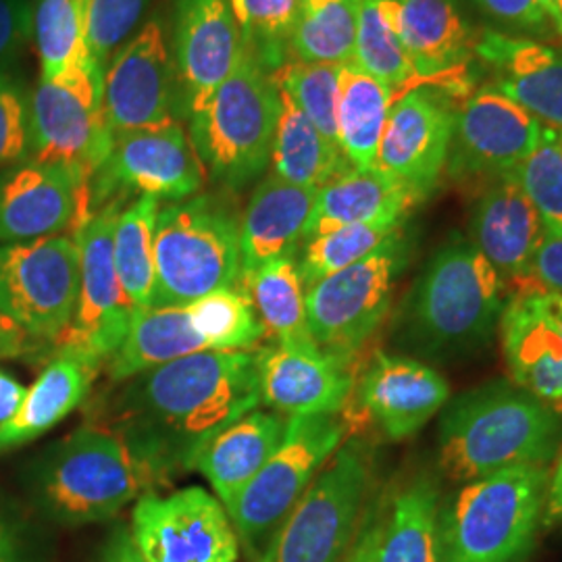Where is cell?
<instances>
[{"label":"cell","instance_id":"1","mask_svg":"<svg viewBox=\"0 0 562 562\" xmlns=\"http://www.w3.org/2000/svg\"><path fill=\"white\" fill-rule=\"evenodd\" d=\"M259 406L257 348L202 350L125 380L106 427L169 482L192 469L204 443Z\"/></svg>","mask_w":562,"mask_h":562},{"label":"cell","instance_id":"2","mask_svg":"<svg viewBox=\"0 0 562 562\" xmlns=\"http://www.w3.org/2000/svg\"><path fill=\"white\" fill-rule=\"evenodd\" d=\"M561 413L506 380L446 402L438 429L440 469L454 482L525 464H548L561 446Z\"/></svg>","mask_w":562,"mask_h":562},{"label":"cell","instance_id":"3","mask_svg":"<svg viewBox=\"0 0 562 562\" xmlns=\"http://www.w3.org/2000/svg\"><path fill=\"white\" fill-rule=\"evenodd\" d=\"M506 285L464 238H452L425 265L401 315L402 344L423 357L450 359L482 350L498 329Z\"/></svg>","mask_w":562,"mask_h":562},{"label":"cell","instance_id":"4","mask_svg":"<svg viewBox=\"0 0 562 562\" xmlns=\"http://www.w3.org/2000/svg\"><path fill=\"white\" fill-rule=\"evenodd\" d=\"M162 483V475L102 423L53 443L32 469L42 510L69 527L109 521Z\"/></svg>","mask_w":562,"mask_h":562},{"label":"cell","instance_id":"5","mask_svg":"<svg viewBox=\"0 0 562 562\" xmlns=\"http://www.w3.org/2000/svg\"><path fill=\"white\" fill-rule=\"evenodd\" d=\"M548 464H525L467 482L440 504L446 562H522L546 517Z\"/></svg>","mask_w":562,"mask_h":562},{"label":"cell","instance_id":"6","mask_svg":"<svg viewBox=\"0 0 562 562\" xmlns=\"http://www.w3.org/2000/svg\"><path fill=\"white\" fill-rule=\"evenodd\" d=\"M280 90L248 48L240 65L190 117V140L204 169L225 188L259 180L280 117Z\"/></svg>","mask_w":562,"mask_h":562},{"label":"cell","instance_id":"7","mask_svg":"<svg viewBox=\"0 0 562 562\" xmlns=\"http://www.w3.org/2000/svg\"><path fill=\"white\" fill-rule=\"evenodd\" d=\"M240 283V222L225 202L196 196L159 209L153 306H186Z\"/></svg>","mask_w":562,"mask_h":562},{"label":"cell","instance_id":"8","mask_svg":"<svg viewBox=\"0 0 562 562\" xmlns=\"http://www.w3.org/2000/svg\"><path fill=\"white\" fill-rule=\"evenodd\" d=\"M348 425L338 415L290 417L271 459L225 510L250 562H257L301 503L325 462L344 443Z\"/></svg>","mask_w":562,"mask_h":562},{"label":"cell","instance_id":"9","mask_svg":"<svg viewBox=\"0 0 562 562\" xmlns=\"http://www.w3.org/2000/svg\"><path fill=\"white\" fill-rule=\"evenodd\" d=\"M361 440L341 443L257 562H344L357 542L371 487Z\"/></svg>","mask_w":562,"mask_h":562},{"label":"cell","instance_id":"10","mask_svg":"<svg viewBox=\"0 0 562 562\" xmlns=\"http://www.w3.org/2000/svg\"><path fill=\"white\" fill-rule=\"evenodd\" d=\"M404 265L406 246L398 232L367 259L306 290L308 329L322 352L352 361L385 319Z\"/></svg>","mask_w":562,"mask_h":562},{"label":"cell","instance_id":"11","mask_svg":"<svg viewBox=\"0 0 562 562\" xmlns=\"http://www.w3.org/2000/svg\"><path fill=\"white\" fill-rule=\"evenodd\" d=\"M99 67L41 78L27 99V161L67 165L90 181L113 150Z\"/></svg>","mask_w":562,"mask_h":562},{"label":"cell","instance_id":"12","mask_svg":"<svg viewBox=\"0 0 562 562\" xmlns=\"http://www.w3.org/2000/svg\"><path fill=\"white\" fill-rule=\"evenodd\" d=\"M80 292V250L71 236L0 244V317L32 340L57 344Z\"/></svg>","mask_w":562,"mask_h":562},{"label":"cell","instance_id":"13","mask_svg":"<svg viewBox=\"0 0 562 562\" xmlns=\"http://www.w3.org/2000/svg\"><path fill=\"white\" fill-rule=\"evenodd\" d=\"M121 202H109L94 211L74 234L80 250V292L71 325L55 344L59 352L99 367L115 357L136 313L121 288L113 257Z\"/></svg>","mask_w":562,"mask_h":562},{"label":"cell","instance_id":"14","mask_svg":"<svg viewBox=\"0 0 562 562\" xmlns=\"http://www.w3.org/2000/svg\"><path fill=\"white\" fill-rule=\"evenodd\" d=\"M206 169L178 120L113 136V150L90 181L92 213L127 194L186 201L201 192Z\"/></svg>","mask_w":562,"mask_h":562},{"label":"cell","instance_id":"15","mask_svg":"<svg viewBox=\"0 0 562 562\" xmlns=\"http://www.w3.org/2000/svg\"><path fill=\"white\" fill-rule=\"evenodd\" d=\"M127 529L146 562H236L240 554L225 506L202 487L144 494Z\"/></svg>","mask_w":562,"mask_h":562},{"label":"cell","instance_id":"16","mask_svg":"<svg viewBox=\"0 0 562 562\" xmlns=\"http://www.w3.org/2000/svg\"><path fill=\"white\" fill-rule=\"evenodd\" d=\"M90 215V178L80 169L25 161L0 171V244L76 234Z\"/></svg>","mask_w":562,"mask_h":562},{"label":"cell","instance_id":"17","mask_svg":"<svg viewBox=\"0 0 562 562\" xmlns=\"http://www.w3.org/2000/svg\"><path fill=\"white\" fill-rule=\"evenodd\" d=\"M542 136V123L496 86L473 92L457 109L446 171L457 180L513 173Z\"/></svg>","mask_w":562,"mask_h":562},{"label":"cell","instance_id":"18","mask_svg":"<svg viewBox=\"0 0 562 562\" xmlns=\"http://www.w3.org/2000/svg\"><path fill=\"white\" fill-rule=\"evenodd\" d=\"M173 94L176 67L161 21L150 20L104 69L102 106L113 136L176 120Z\"/></svg>","mask_w":562,"mask_h":562},{"label":"cell","instance_id":"19","mask_svg":"<svg viewBox=\"0 0 562 562\" xmlns=\"http://www.w3.org/2000/svg\"><path fill=\"white\" fill-rule=\"evenodd\" d=\"M454 117L446 94L429 86L413 88L387 113L375 167L427 199L446 169Z\"/></svg>","mask_w":562,"mask_h":562},{"label":"cell","instance_id":"20","mask_svg":"<svg viewBox=\"0 0 562 562\" xmlns=\"http://www.w3.org/2000/svg\"><path fill=\"white\" fill-rule=\"evenodd\" d=\"M510 382L562 413V294L517 292L498 323Z\"/></svg>","mask_w":562,"mask_h":562},{"label":"cell","instance_id":"21","mask_svg":"<svg viewBox=\"0 0 562 562\" xmlns=\"http://www.w3.org/2000/svg\"><path fill=\"white\" fill-rule=\"evenodd\" d=\"M244 53L229 0H176L173 67L190 115L234 74Z\"/></svg>","mask_w":562,"mask_h":562},{"label":"cell","instance_id":"22","mask_svg":"<svg viewBox=\"0 0 562 562\" xmlns=\"http://www.w3.org/2000/svg\"><path fill=\"white\" fill-rule=\"evenodd\" d=\"M261 404L285 417L338 415L352 394L350 362L276 344L257 348Z\"/></svg>","mask_w":562,"mask_h":562},{"label":"cell","instance_id":"23","mask_svg":"<svg viewBox=\"0 0 562 562\" xmlns=\"http://www.w3.org/2000/svg\"><path fill=\"white\" fill-rule=\"evenodd\" d=\"M362 411L392 442L415 436L450 401V385L429 364L378 352L359 390Z\"/></svg>","mask_w":562,"mask_h":562},{"label":"cell","instance_id":"24","mask_svg":"<svg viewBox=\"0 0 562 562\" xmlns=\"http://www.w3.org/2000/svg\"><path fill=\"white\" fill-rule=\"evenodd\" d=\"M546 232L538 209L510 176L490 180L471 215V241L504 285L531 290L529 269Z\"/></svg>","mask_w":562,"mask_h":562},{"label":"cell","instance_id":"25","mask_svg":"<svg viewBox=\"0 0 562 562\" xmlns=\"http://www.w3.org/2000/svg\"><path fill=\"white\" fill-rule=\"evenodd\" d=\"M394 4L402 46L423 86L443 80L461 83L477 42L454 0H394Z\"/></svg>","mask_w":562,"mask_h":562},{"label":"cell","instance_id":"26","mask_svg":"<svg viewBox=\"0 0 562 562\" xmlns=\"http://www.w3.org/2000/svg\"><path fill=\"white\" fill-rule=\"evenodd\" d=\"M480 57L496 74V88L546 130L562 134V55L540 42L485 34L477 42Z\"/></svg>","mask_w":562,"mask_h":562},{"label":"cell","instance_id":"27","mask_svg":"<svg viewBox=\"0 0 562 562\" xmlns=\"http://www.w3.org/2000/svg\"><path fill=\"white\" fill-rule=\"evenodd\" d=\"M317 192L273 173L255 188L240 222L241 278L265 262L294 257L306 238Z\"/></svg>","mask_w":562,"mask_h":562},{"label":"cell","instance_id":"28","mask_svg":"<svg viewBox=\"0 0 562 562\" xmlns=\"http://www.w3.org/2000/svg\"><path fill=\"white\" fill-rule=\"evenodd\" d=\"M425 201L415 188L375 169H346L317 192L306 238L357 223L404 222Z\"/></svg>","mask_w":562,"mask_h":562},{"label":"cell","instance_id":"29","mask_svg":"<svg viewBox=\"0 0 562 562\" xmlns=\"http://www.w3.org/2000/svg\"><path fill=\"white\" fill-rule=\"evenodd\" d=\"M285 425L278 413L255 408L204 443L190 471H199L227 508L278 450Z\"/></svg>","mask_w":562,"mask_h":562},{"label":"cell","instance_id":"30","mask_svg":"<svg viewBox=\"0 0 562 562\" xmlns=\"http://www.w3.org/2000/svg\"><path fill=\"white\" fill-rule=\"evenodd\" d=\"M440 483L419 473L380 510L373 562H446L440 540Z\"/></svg>","mask_w":562,"mask_h":562},{"label":"cell","instance_id":"31","mask_svg":"<svg viewBox=\"0 0 562 562\" xmlns=\"http://www.w3.org/2000/svg\"><path fill=\"white\" fill-rule=\"evenodd\" d=\"M99 364L59 352L27 390L11 422L0 425V452L32 442L63 422L86 401Z\"/></svg>","mask_w":562,"mask_h":562},{"label":"cell","instance_id":"32","mask_svg":"<svg viewBox=\"0 0 562 562\" xmlns=\"http://www.w3.org/2000/svg\"><path fill=\"white\" fill-rule=\"evenodd\" d=\"M240 288L252 302L265 338L271 344L299 352H322L308 329L306 288L294 257L265 262L241 278Z\"/></svg>","mask_w":562,"mask_h":562},{"label":"cell","instance_id":"33","mask_svg":"<svg viewBox=\"0 0 562 562\" xmlns=\"http://www.w3.org/2000/svg\"><path fill=\"white\" fill-rule=\"evenodd\" d=\"M202 350L206 346L192 329L186 306H148L134 313L125 340L109 361V375L115 383L125 382Z\"/></svg>","mask_w":562,"mask_h":562},{"label":"cell","instance_id":"34","mask_svg":"<svg viewBox=\"0 0 562 562\" xmlns=\"http://www.w3.org/2000/svg\"><path fill=\"white\" fill-rule=\"evenodd\" d=\"M394 94L359 65H341L338 76V144L352 169H375Z\"/></svg>","mask_w":562,"mask_h":562},{"label":"cell","instance_id":"35","mask_svg":"<svg viewBox=\"0 0 562 562\" xmlns=\"http://www.w3.org/2000/svg\"><path fill=\"white\" fill-rule=\"evenodd\" d=\"M280 102V117L269 159L273 176L319 190L350 169L340 146L327 140L315 123L281 90Z\"/></svg>","mask_w":562,"mask_h":562},{"label":"cell","instance_id":"36","mask_svg":"<svg viewBox=\"0 0 562 562\" xmlns=\"http://www.w3.org/2000/svg\"><path fill=\"white\" fill-rule=\"evenodd\" d=\"M352 63L369 76L383 81L392 90L394 102L413 88L423 86L402 46L394 0L359 2V25Z\"/></svg>","mask_w":562,"mask_h":562},{"label":"cell","instance_id":"37","mask_svg":"<svg viewBox=\"0 0 562 562\" xmlns=\"http://www.w3.org/2000/svg\"><path fill=\"white\" fill-rule=\"evenodd\" d=\"M161 201L138 196L121 209L113 234V257L121 288L136 311L155 301V225Z\"/></svg>","mask_w":562,"mask_h":562},{"label":"cell","instance_id":"38","mask_svg":"<svg viewBox=\"0 0 562 562\" xmlns=\"http://www.w3.org/2000/svg\"><path fill=\"white\" fill-rule=\"evenodd\" d=\"M361 0H302L290 59L325 65L355 60Z\"/></svg>","mask_w":562,"mask_h":562},{"label":"cell","instance_id":"39","mask_svg":"<svg viewBox=\"0 0 562 562\" xmlns=\"http://www.w3.org/2000/svg\"><path fill=\"white\" fill-rule=\"evenodd\" d=\"M32 38L44 80L99 67L86 48V0H34Z\"/></svg>","mask_w":562,"mask_h":562},{"label":"cell","instance_id":"40","mask_svg":"<svg viewBox=\"0 0 562 562\" xmlns=\"http://www.w3.org/2000/svg\"><path fill=\"white\" fill-rule=\"evenodd\" d=\"M404 222L357 223L329 229L302 241L299 273L308 290L341 269L373 255L382 244L402 232Z\"/></svg>","mask_w":562,"mask_h":562},{"label":"cell","instance_id":"41","mask_svg":"<svg viewBox=\"0 0 562 562\" xmlns=\"http://www.w3.org/2000/svg\"><path fill=\"white\" fill-rule=\"evenodd\" d=\"M186 313L206 350H255L265 338L257 311L241 288L206 294L186 304Z\"/></svg>","mask_w":562,"mask_h":562},{"label":"cell","instance_id":"42","mask_svg":"<svg viewBox=\"0 0 562 562\" xmlns=\"http://www.w3.org/2000/svg\"><path fill=\"white\" fill-rule=\"evenodd\" d=\"M302 0H229L246 48L273 74L290 60Z\"/></svg>","mask_w":562,"mask_h":562},{"label":"cell","instance_id":"43","mask_svg":"<svg viewBox=\"0 0 562 562\" xmlns=\"http://www.w3.org/2000/svg\"><path fill=\"white\" fill-rule=\"evenodd\" d=\"M341 65L290 59L271 74L285 92L329 142L338 144V76Z\"/></svg>","mask_w":562,"mask_h":562},{"label":"cell","instance_id":"44","mask_svg":"<svg viewBox=\"0 0 562 562\" xmlns=\"http://www.w3.org/2000/svg\"><path fill=\"white\" fill-rule=\"evenodd\" d=\"M508 176L533 202L546 227L562 229V134L542 127L536 148Z\"/></svg>","mask_w":562,"mask_h":562},{"label":"cell","instance_id":"45","mask_svg":"<svg viewBox=\"0 0 562 562\" xmlns=\"http://www.w3.org/2000/svg\"><path fill=\"white\" fill-rule=\"evenodd\" d=\"M150 0H86V48L102 71L132 38Z\"/></svg>","mask_w":562,"mask_h":562},{"label":"cell","instance_id":"46","mask_svg":"<svg viewBox=\"0 0 562 562\" xmlns=\"http://www.w3.org/2000/svg\"><path fill=\"white\" fill-rule=\"evenodd\" d=\"M23 159H27V99L9 74H0V169Z\"/></svg>","mask_w":562,"mask_h":562},{"label":"cell","instance_id":"47","mask_svg":"<svg viewBox=\"0 0 562 562\" xmlns=\"http://www.w3.org/2000/svg\"><path fill=\"white\" fill-rule=\"evenodd\" d=\"M34 0H0V74H7L20 59L32 38Z\"/></svg>","mask_w":562,"mask_h":562},{"label":"cell","instance_id":"48","mask_svg":"<svg viewBox=\"0 0 562 562\" xmlns=\"http://www.w3.org/2000/svg\"><path fill=\"white\" fill-rule=\"evenodd\" d=\"M531 288L562 294V229L546 227L529 269Z\"/></svg>","mask_w":562,"mask_h":562},{"label":"cell","instance_id":"49","mask_svg":"<svg viewBox=\"0 0 562 562\" xmlns=\"http://www.w3.org/2000/svg\"><path fill=\"white\" fill-rule=\"evenodd\" d=\"M485 15L501 21L504 25L531 30L540 27L548 20L540 0H475Z\"/></svg>","mask_w":562,"mask_h":562},{"label":"cell","instance_id":"50","mask_svg":"<svg viewBox=\"0 0 562 562\" xmlns=\"http://www.w3.org/2000/svg\"><path fill=\"white\" fill-rule=\"evenodd\" d=\"M0 562H30L20 527L0 508Z\"/></svg>","mask_w":562,"mask_h":562},{"label":"cell","instance_id":"51","mask_svg":"<svg viewBox=\"0 0 562 562\" xmlns=\"http://www.w3.org/2000/svg\"><path fill=\"white\" fill-rule=\"evenodd\" d=\"M378 529H380V513L371 510L364 522H362L361 533L352 550L348 552L344 562H373L375 559V543H378Z\"/></svg>","mask_w":562,"mask_h":562},{"label":"cell","instance_id":"52","mask_svg":"<svg viewBox=\"0 0 562 562\" xmlns=\"http://www.w3.org/2000/svg\"><path fill=\"white\" fill-rule=\"evenodd\" d=\"M27 387L0 369V425L11 422L25 401Z\"/></svg>","mask_w":562,"mask_h":562},{"label":"cell","instance_id":"53","mask_svg":"<svg viewBox=\"0 0 562 562\" xmlns=\"http://www.w3.org/2000/svg\"><path fill=\"white\" fill-rule=\"evenodd\" d=\"M34 348L32 338L15 327L13 323L0 317V361L25 357Z\"/></svg>","mask_w":562,"mask_h":562},{"label":"cell","instance_id":"54","mask_svg":"<svg viewBox=\"0 0 562 562\" xmlns=\"http://www.w3.org/2000/svg\"><path fill=\"white\" fill-rule=\"evenodd\" d=\"M99 562H146L142 559L138 548L132 542L130 529L121 527L117 529L106 546L102 548L101 559Z\"/></svg>","mask_w":562,"mask_h":562},{"label":"cell","instance_id":"55","mask_svg":"<svg viewBox=\"0 0 562 562\" xmlns=\"http://www.w3.org/2000/svg\"><path fill=\"white\" fill-rule=\"evenodd\" d=\"M562 522V452L554 471H550L548 494H546V517L543 525Z\"/></svg>","mask_w":562,"mask_h":562},{"label":"cell","instance_id":"56","mask_svg":"<svg viewBox=\"0 0 562 562\" xmlns=\"http://www.w3.org/2000/svg\"><path fill=\"white\" fill-rule=\"evenodd\" d=\"M540 4H542L543 13L548 15V20L554 21L557 23V0H540Z\"/></svg>","mask_w":562,"mask_h":562},{"label":"cell","instance_id":"57","mask_svg":"<svg viewBox=\"0 0 562 562\" xmlns=\"http://www.w3.org/2000/svg\"><path fill=\"white\" fill-rule=\"evenodd\" d=\"M557 15H559V18H557V27H559V30H561V27H562V0H557Z\"/></svg>","mask_w":562,"mask_h":562},{"label":"cell","instance_id":"58","mask_svg":"<svg viewBox=\"0 0 562 562\" xmlns=\"http://www.w3.org/2000/svg\"><path fill=\"white\" fill-rule=\"evenodd\" d=\"M559 32H561V36H562V27H561V30H559Z\"/></svg>","mask_w":562,"mask_h":562}]
</instances>
